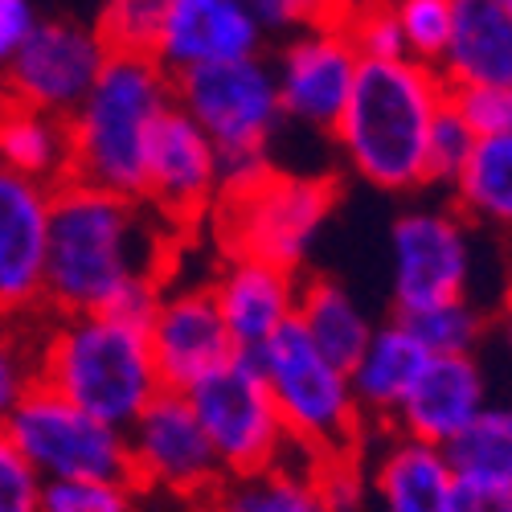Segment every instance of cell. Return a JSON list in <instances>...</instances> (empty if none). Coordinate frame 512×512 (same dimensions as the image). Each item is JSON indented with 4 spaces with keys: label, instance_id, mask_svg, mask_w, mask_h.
Wrapping results in <instances>:
<instances>
[{
    "label": "cell",
    "instance_id": "obj_13",
    "mask_svg": "<svg viewBox=\"0 0 512 512\" xmlns=\"http://www.w3.org/2000/svg\"><path fill=\"white\" fill-rule=\"evenodd\" d=\"M173 230H189L209 218V209L222 197V160L213 140L173 103L152 132L148 164H144V193H140Z\"/></svg>",
    "mask_w": 512,
    "mask_h": 512
},
{
    "label": "cell",
    "instance_id": "obj_17",
    "mask_svg": "<svg viewBox=\"0 0 512 512\" xmlns=\"http://www.w3.org/2000/svg\"><path fill=\"white\" fill-rule=\"evenodd\" d=\"M263 41L267 33L246 0H164L152 58L168 74H181L193 66L263 54Z\"/></svg>",
    "mask_w": 512,
    "mask_h": 512
},
{
    "label": "cell",
    "instance_id": "obj_9",
    "mask_svg": "<svg viewBox=\"0 0 512 512\" xmlns=\"http://www.w3.org/2000/svg\"><path fill=\"white\" fill-rule=\"evenodd\" d=\"M185 398L226 476H250L287 459L291 443L283 418L250 353L238 349L222 369H213L193 390H185Z\"/></svg>",
    "mask_w": 512,
    "mask_h": 512
},
{
    "label": "cell",
    "instance_id": "obj_29",
    "mask_svg": "<svg viewBox=\"0 0 512 512\" xmlns=\"http://www.w3.org/2000/svg\"><path fill=\"white\" fill-rule=\"evenodd\" d=\"M37 332H41V312L37 316L0 312V422L37 386Z\"/></svg>",
    "mask_w": 512,
    "mask_h": 512
},
{
    "label": "cell",
    "instance_id": "obj_30",
    "mask_svg": "<svg viewBox=\"0 0 512 512\" xmlns=\"http://www.w3.org/2000/svg\"><path fill=\"white\" fill-rule=\"evenodd\" d=\"M160 17H164V0H103L95 29L107 41V50L152 54Z\"/></svg>",
    "mask_w": 512,
    "mask_h": 512
},
{
    "label": "cell",
    "instance_id": "obj_23",
    "mask_svg": "<svg viewBox=\"0 0 512 512\" xmlns=\"http://www.w3.org/2000/svg\"><path fill=\"white\" fill-rule=\"evenodd\" d=\"M205 504V512H332L316 484L312 459H279L250 476H222V484L205 496Z\"/></svg>",
    "mask_w": 512,
    "mask_h": 512
},
{
    "label": "cell",
    "instance_id": "obj_35",
    "mask_svg": "<svg viewBox=\"0 0 512 512\" xmlns=\"http://www.w3.org/2000/svg\"><path fill=\"white\" fill-rule=\"evenodd\" d=\"M340 25H345L361 58H402L406 54L390 0H353Z\"/></svg>",
    "mask_w": 512,
    "mask_h": 512
},
{
    "label": "cell",
    "instance_id": "obj_12",
    "mask_svg": "<svg viewBox=\"0 0 512 512\" xmlns=\"http://www.w3.org/2000/svg\"><path fill=\"white\" fill-rule=\"evenodd\" d=\"M394 259V316H410L455 295H467L472 279V242L463 213L455 209H410L390 230Z\"/></svg>",
    "mask_w": 512,
    "mask_h": 512
},
{
    "label": "cell",
    "instance_id": "obj_1",
    "mask_svg": "<svg viewBox=\"0 0 512 512\" xmlns=\"http://www.w3.org/2000/svg\"><path fill=\"white\" fill-rule=\"evenodd\" d=\"M181 230L144 197L62 181L50 197L41 312H119L148 324Z\"/></svg>",
    "mask_w": 512,
    "mask_h": 512
},
{
    "label": "cell",
    "instance_id": "obj_26",
    "mask_svg": "<svg viewBox=\"0 0 512 512\" xmlns=\"http://www.w3.org/2000/svg\"><path fill=\"white\" fill-rule=\"evenodd\" d=\"M451 193L463 218L512 230V136L476 140L472 156L451 181Z\"/></svg>",
    "mask_w": 512,
    "mask_h": 512
},
{
    "label": "cell",
    "instance_id": "obj_36",
    "mask_svg": "<svg viewBox=\"0 0 512 512\" xmlns=\"http://www.w3.org/2000/svg\"><path fill=\"white\" fill-rule=\"evenodd\" d=\"M263 33H304L320 25H340L353 0H246Z\"/></svg>",
    "mask_w": 512,
    "mask_h": 512
},
{
    "label": "cell",
    "instance_id": "obj_37",
    "mask_svg": "<svg viewBox=\"0 0 512 512\" xmlns=\"http://www.w3.org/2000/svg\"><path fill=\"white\" fill-rule=\"evenodd\" d=\"M41 480L33 463L17 451V443L0 426V512H37L41 500Z\"/></svg>",
    "mask_w": 512,
    "mask_h": 512
},
{
    "label": "cell",
    "instance_id": "obj_32",
    "mask_svg": "<svg viewBox=\"0 0 512 512\" xmlns=\"http://www.w3.org/2000/svg\"><path fill=\"white\" fill-rule=\"evenodd\" d=\"M406 58L439 66L451 37V0H390Z\"/></svg>",
    "mask_w": 512,
    "mask_h": 512
},
{
    "label": "cell",
    "instance_id": "obj_2",
    "mask_svg": "<svg viewBox=\"0 0 512 512\" xmlns=\"http://www.w3.org/2000/svg\"><path fill=\"white\" fill-rule=\"evenodd\" d=\"M447 103L439 66L414 58H361L332 136L349 168L386 193L426 189V132Z\"/></svg>",
    "mask_w": 512,
    "mask_h": 512
},
{
    "label": "cell",
    "instance_id": "obj_10",
    "mask_svg": "<svg viewBox=\"0 0 512 512\" xmlns=\"http://www.w3.org/2000/svg\"><path fill=\"white\" fill-rule=\"evenodd\" d=\"M123 435H127V455H132L136 488L189 500V496H209L226 476L181 390H160Z\"/></svg>",
    "mask_w": 512,
    "mask_h": 512
},
{
    "label": "cell",
    "instance_id": "obj_28",
    "mask_svg": "<svg viewBox=\"0 0 512 512\" xmlns=\"http://www.w3.org/2000/svg\"><path fill=\"white\" fill-rule=\"evenodd\" d=\"M410 324V332L422 340V349L439 357V353H476L480 340L492 332V320L484 308H476L467 295H455V300L418 308L410 316H402Z\"/></svg>",
    "mask_w": 512,
    "mask_h": 512
},
{
    "label": "cell",
    "instance_id": "obj_33",
    "mask_svg": "<svg viewBox=\"0 0 512 512\" xmlns=\"http://www.w3.org/2000/svg\"><path fill=\"white\" fill-rule=\"evenodd\" d=\"M447 103L463 115L476 140L512 136V82H459L447 87Z\"/></svg>",
    "mask_w": 512,
    "mask_h": 512
},
{
    "label": "cell",
    "instance_id": "obj_8",
    "mask_svg": "<svg viewBox=\"0 0 512 512\" xmlns=\"http://www.w3.org/2000/svg\"><path fill=\"white\" fill-rule=\"evenodd\" d=\"M0 426L41 480H132V455L119 426L87 414L41 381Z\"/></svg>",
    "mask_w": 512,
    "mask_h": 512
},
{
    "label": "cell",
    "instance_id": "obj_20",
    "mask_svg": "<svg viewBox=\"0 0 512 512\" xmlns=\"http://www.w3.org/2000/svg\"><path fill=\"white\" fill-rule=\"evenodd\" d=\"M209 291L234 336V345L242 353H250V349H259L271 332H279L287 320H295L300 279H295V267L226 254V263H222L218 279L209 283Z\"/></svg>",
    "mask_w": 512,
    "mask_h": 512
},
{
    "label": "cell",
    "instance_id": "obj_5",
    "mask_svg": "<svg viewBox=\"0 0 512 512\" xmlns=\"http://www.w3.org/2000/svg\"><path fill=\"white\" fill-rule=\"evenodd\" d=\"M250 357L275 398L291 451L312 463L361 451L365 414L353 398L349 369L332 365L300 324L287 320L259 349H250Z\"/></svg>",
    "mask_w": 512,
    "mask_h": 512
},
{
    "label": "cell",
    "instance_id": "obj_16",
    "mask_svg": "<svg viewBox=\"0 0 512 512\" xmlns=\"http://www.w3.org/2000/svg\"><path fill=\"white\" fill-rule=\"evenodd\" d=\"M50 197L54 185H41L0 164V312L9 316L41 312Z\"/></svg>",
    "mask_w": 512,
    "mask_h": 512
},
{
    "label": "cell",
    "instance_id": "obj_38",
    "mask_svg": "<svg viewBox=\"0 0 512 512\" xmlns=\"http://www.w3.org/2000/svg\"><path fill=\"white\" fill-rule=\"evenodd\" d=\"M41 13L33 0H0V74L5 66L21 54V46L29 41V33L37 29Z\"/></svg>",
    "mask_w": 512,
    "mask_h": 512
},
{
    "label": "cell",
    "instance_id": "obj_24",
    "mask_svg": "<svg viewBox=\"0 0 512 512\" xmlns=\"http://www.w3.org/2000/svg\"><path fill=\"white\" fill-rule=\"evenodd\" d=\"M295 324L304 328V336L340 369H349L365 340L373 332L365 308L357 304V295L349 287H340L332 279H308L300 283V300H295Z\"/></svg>",
    "mask_w": 512,
    "mask_h": 512
},
{
    "label": "cell",
    "instance_id": "obj_41",
    "mask_svg": "<svg viewBox=\"0 0 512 512\" xmlns=\"http://www.w3.org/2000/svg\"><path fill=\"white\" fill-rule=\"evenodd\" d=\"M9 107H13V99H9V91H5V78H0V119H5Z\"/></svg>",
    "mask_w": 512,
    "mask_h": 512
},
{
    "label": "cell",
    "instance_id": "obj_4",
    "mask_svg": "<svg viewBox=\"0 0 512 512\" xmlns=\"http://www.w3.org/2000/svg\"><path fill=\"white\" fill-rule=\"evenodd\" d=\"M168 107H173V74L152 54L111 50L91 91L66 115L70 181L140 197L148 144Z\"/></svg>",
    "mask_w": 512,
    "mask_h": 512
},
{
    "label": "cell",
    "instance_id": "obj_11",
    "mask_svg": "<svg viewBox=\"0 0 512 512\" xmlns=\"http://www.w3.org/2000/svg\"><path fill=\"white\" fill-rule=\"evenodd\" d=\"M107 41L99 37L95 21L74 17H41L21 54L5 66V91L21 107H37L50 115H70L82 95L91 91L107 62Z\"/></svg>",
    "mask_w": 512,
    "mask_h": 512
},
{
    "label": "cell",
    "instance_id": "obj_40",
    "mask_svg": "<svg viewBox=\"0 0 512 512\" xmlns=\"http://www.w3.org/2000/svg\"><path fill=\"white\" fill-rule=\"evenodd\" d=\"M492 328H496V336H500V345L512 353V295L504 300V308L496 312V320H492Z\"/></svg>",
    "mask_w": 512,
    "mask_h": 512
},
{
    "label": "cell",
    "instance_id": "obj_15",
    "mask_svg": "<svg viewBox=\"0 0 512 512\" xmlns=\"http://www.w3.org/2000/svg\"><path fill=\"white\" fill-rule=\"evenodd\" d=\"M271 66H275L283 119L332 132L336 115L349 103L361 54L349 41L345 25H320V29L291 33Z\"/></svg>",
    "mask_w": 512,
    "mask_h": 512
},
{
    "label": "cell",
    "instance_id": "obj_21",
    "mask_svg": "<svg viewBox=\"0 0 512 512\" xmlns=\"http://www.w3.org/2000/svg\"><path fill=\"white\" fill-rule=\"evenodd\" d=\"M426 357L431 353L422 349V340L410 332V324L402 316H394L386 324H373L361 357L349 365V386H353V398H357L365 422L390 426L394 410L410 394Z\"/></svg>",
    "mask_w": 512,
    "mask_h": 512
},
{
    "label": "cell",
    "instance_id": "obj_34",
    "mask_svg": "<svg viewBox=\"0 0 512 512\" xmlns=\"http://www.w3.org/2000/svg\"><path fill=\"white\" fill-rule=\"evenodd\" d=\"M476 148V132L463 123V115L443 103L431 119V132H426V185H451L455 173L463 168V160Z\"/></svg>",
    "mask_w": 512,
    "mask_h": 512
},
{
    "label": "cell",
    "instance_id": "obj_19",
    "mask_svg": "<svg viewBox=\"0 0 512 512\" xmlns=\"http://www.w3.org/2000/svg\"><path fill=\"white\" fill-rule=\"evenodd\" d=\"M365 488L373 512H451L459 480L443 447L386 426V439L365 467Z\"/></svg>",
    "mask_w": 512,
    "mask_h": 512
},
{
    "label": "cell",
    "instance_id": "obj_18",
    "mask_svg": "<svg viewBox=\"0 0 512 512\" xmlns=\"http://www.w3.org/2000/svg\"><path fill=\"white\" fill-rule=\"evenodd\" d=\"M488 402H492V386H488V369L480 365V357L439 353V357H426L410 394L390 418V431L447 447Z\"/></svg>",
    "mask_w": 512,
    "mask_h": 512
},
{
    "label": "cell",
    "instance_id": "obj_7",
    "mask_svg": "<svg viewBox=\"0 0 512 512\" xmlns=\"http://www.w3.org/2000/svg\"><path fill=\"white\" fill-rule=\"evenodd\" d=\"M336 205L332 177H304L263 168L242 185L222 189L209 209L218 246L234 259H263L279 267H300Z\"/></svg>",
    "mask_w": 512,
    "mask_h": 512
},
{
    "label": "cell",
    "instance_id": "obj_31",
    "mask_svg": "<svg viewBox=\"0 0 512 512\" xmlns=\"http://www.w3.org/2000/svg\"><path fill=\"white\" fill-rule=\"evenodd\" d=\"M132 480H46L37 512H136Z\"/></svg>",
    "mask_w": 512,
    "mask_h": 512
},
{
    "label": "cell",
    "instance_id": "obj_39",
    "mask_svg": "<svg viewBox=\"0 0 512 512\" xmlns=\"http://www.w3.org/2000/svg\"><path fill=\"white\" fill-rule=\"evenodd\" d=\"M451 512H512V488H484V484H459Z\"/></svg>",
    "mask_w": 512,
    "mask_h": 512
},
{
    "label": "cell",
    "instance_id": "obj_6",
    "mask_svg": "<svg viewBox=\"0 0 512 512\" xmlns=\"http://www.w3.org/2000/svg\"><path fill=\"white\" fill-rule=\"evenodd\" d=\"M173 103L213 140L222 189L250 181L271 164L267 148L283 123L275 66L263 54L173 74Z\"/></svg>",
    "mask_w": 512,
    "mask_h": 512
},
{
    "label": "cell",
    "instance_id": "obj_22",
    "mask_svg": "<svg viewBox=\"0 0 512 512\" xmlns=\"http://www.w3.org/2000/svg\"><path fill=\"white\" fill-rule=\"evenodd\" d=\"M439 74L447 87L512 82V0H451V37Z\"/></svg>",
    "mask_w": 512,
    "mask_h": 512
},
{
    "label": "cell",
    "instance_id": "obj_27",
    "mask_svg": "<svg viewBox=\"0 0 512 512\" xmlns=\"http://www.w3.org/2000/svg\"><path fill=\"white\" fill-rule=\"evenodd\" d=\"M443 451L459 484L512 488V402H488Z\"/></svg>",
    "mask_w": 512,
    "mask_h": 512
},
{
    "label": "cell",
    "instance_id": "obj_25",
    "mask_svg": "<svg viewBox=\"0 0 512 512\" xmlns=\"http://www.w3.org/2000/svg\"><path fill=\"white\" fill-rule=\"evenodd\" d=\"M0 164L41 185H62L70 177V132L66 119L13 103L0 119Z\"/></svg>",
    "mask_w": 512,
    "mask_h": 512
},
{
    "label": "cell",
    "instance_id": "obj_3",
    "mask_svg": "<svg viewBox=\"0 0 512 512\" xmlns=\"http://www.w3.org/2000/svg\"><path fill=\"white\" fill-rule=\"evenodd\" d=\"M37 381L119 431L164 390L144 324L119 312H41Z\"/></svg>",
    "mask_w": 512,
    "mask_h": 512
},
{
    "label": "cell",
    "instance_id": "obj_14",
    "mask_svg": "<svg viewBox=\"0 0 512 512\" xmlns=\"http://www.w3.org/2000/svg\"><path fill=\"white\" fill-rule=\"evenodd\" d=\"M144 332H148V349L160 373V386L181 390V394L193 390L201 377L222 369L238 353L209 287L164 283Z\"/></svg>",
    "mask_w": 512,
    "mask_h": 512
}]
</instances>
